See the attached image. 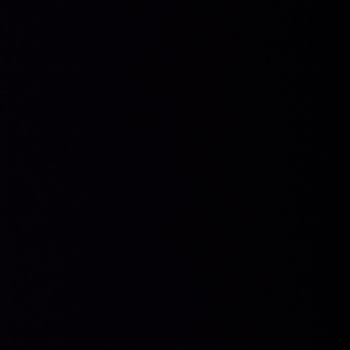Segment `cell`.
Masks as SVG:
<instances>
[]
</instances>
